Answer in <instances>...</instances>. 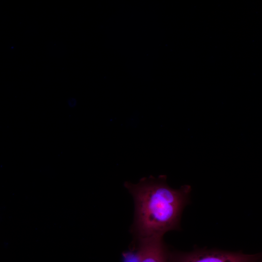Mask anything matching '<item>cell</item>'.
<instances>
[{
    "mask_svg": "<svg viewBox=\"0 0 262 262\" xmlns=\"http://www.w3.org/2000/svg\"><path fill=\"white\" fill-rule=\"evenodd\" d=\"M170 262H262V253L249 255L242 252L195 249L189 252L170 251Z\"/></svg>",
    "mask_w": 262,
    "mask_h": 262,
    "instance_id": "cell-2",
    "label": "cell"
},
{
    "mask_svg": "<svg viewBox=\"0 0 262 262\" xmlns=\"http://www.w3.org/2000/svg\"><path fill=\"white\" fill-rule=\"evenodd\" d=\"M139 249V262H170V251L163 238L135 239Z\"/></svg>",
    "mask_w": 262,
    "mask_h": 262,
    "instance_id": "cell-3",
    "label": "cell"
},
{
    "mask_svg": "<svg viewBox=\"0 0 262 262\" xmlns=\"http://www.w3.org/2000/svg\"><path fill=\"white\" fill-rule=\"evenodd\" d=\"M166 179L164 175L149 176L137 183L124 182L134 203L131 228L134 239L163 238L167 232L180 229L181 214L189 203L191 187L184 185L173 189L167 184Z\"/></svg>",
    "mask_w": 262,
    "mask_h": 262,
    "instance_id": "cell-1",
    "label": "cell"
}]
</instances>
